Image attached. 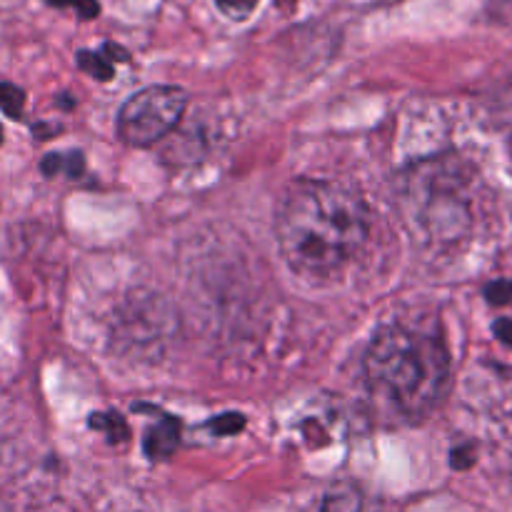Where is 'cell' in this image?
<instances>
[{
	"label": "cell",
	"instance_id": "6da1fadb",
	"mask_svg": "<svg viewBox=\"0 0 512 512\" xmlns=\"http://www.w3.org/2000/svg\"><path fill=\"white\" fill-rule=\"evenodd\" d=\"M280 253L298 275L335 278L368 238L360 195L333 180H298L283 195L275 220Z\"/></svg>",
	"mask_w": 512,
	"mask_h": 512
},
{
	"label": "cell",
	"instance_id": "7a4b0ae2",
	"mask_svg": "<svg viewBox=\"0 0 512 512\" xmlns=\"http://www.w3.org/2000/svg\"><path fill=\"white\" fill-rule=\"evenodd\" d=\"M365 378L375 398L393 405L405 418H423L448 388V350L438 338L418 330L385 325L365 353Z\"/></svg>",
	"mask_w": 512,
	"mask_h": 512
},
{
	"label": "cell",
	"instance_id": "3957f363",
	"mask_svg": "<svg viewBox=\"0 0 512 512\" xmlns=\"http://www.w3.org/2000/svg\"><path fill=\"white\" fill-rule=\"evenodd\" d=\"M185 105L188 95L173 85H153L130 95L118 115L120 138L135 148L158 143L183 118Z\"/></svg>",
	"mask_w": 512,
	"mask_h": 512
},
{
	"label": "cell",
	"instance_id": "277c9868",
	"mask_svg": "<svg viewBox=\"0 0 512 512\" xmlns=\"http://www.w3.org/2000/svg\"><path fill=\"white\" fill-rule=\"evenodd\" d=\"M180 428L178 420L163 418L160 425H155L153 430H148V438H145V450H148L150 458H168L175 448H178Z\"/></svg>",
	"mask_w": 512,
	"mask_h": 512
},
{
	"label": "cell",
	"instance_id": "5b68a950",
	"mask_svg": "<svg viewBox=\"0 0 512 512\" xmlns=\"http://www.w3.org/2000/svg\"><path fill=\"white\" fill-rule=\"evenodd\" d=\"M485 295H488L490 305H495V308H508V313L495 323V333H498V338L503 340V343L512 345V283H508V280H498V283L488 285Z\"/></svg>",
	"mask_w": 512,
	"mask_h": 512
},
{
	"label": "cell",
	"instance_id": "8992f818",
	"mask_svg": "<svg viewBox=\"0 0 512 512\" xmlns=\"http://www.w3.org/2000/svg\"><path fill=\"white\" fill-rule=\"evenodd\" d=\"M23 103H25L23 90L15 88V85L10 83H0V108H3V113H8L10 118H20V113H23Z\"/></svg>",
	"mask_w": 512,
	"mask_h": 512
},
{
	"label": "cell",
	"instance_id": "52a82bcc",
	"mask_svg": "<svg viewBox=\"0 0 512 512\" xmlns=\"http://www.w3.org/2000/svg\"><path fill=\"white\" fill-rule=\"evenodd\" d=\"M78 63L80 68L88 70V73L95 75L98 80H108L110 75H113V65H110L103 55H95V53H88V50H83V53L78 55Z\"/></svg>",
	"mask_w": 512,
	"mask_h": 512
},
{
	"label": "cell",
	"instance_id": "ba28073f",
	"mask_svg": "<svg viewBox=\"0 0 512 512\" xmlns=\"http://www.w3.org/2000/svg\"><path fill=\"white\" fill-rule=\"evenodd\" d=\"M215 3H218V8L223 10L228 18L243 20V18H248L255 8H258L260 0H215Z\"/></svg>",
	"mask_w": 512,
	"mask_h": 512
},
{
	"label": "cell",
	"instance_id": "9c48e42d",
	"mask_svg": "<svg viewBox=\"0 0 512 512\" xmlns=\"http://www.w3.org/2000/svg\"><path fill=\"white\" fill-rule=\"evenodd\" d=\"M50 5H55V8H65V5H70V8L78 10L80 18H95V15L100 13L98 8V0H48Z\"/></svg>",
	"mask_w": 512,
	"mask_h": 512
},
{
	"label": "cell",
	"instance_id": "30bf717a",
	"mask_svg": "<svg viewBox=\"0 0 512 512\" xmlns=\"http://www.w3.org/2000/svg\"><path fill=\"white\" fill-rule=\"evenodd\" d=\"M245 425L243 415H223V418H215V423H210V428L215 430V433H238L240 428Z\"/></svg>",
	"mask_w": 512,
	"mask_h": 512
},
{
	"label": "cell",
	"instance_id": "8fae6325",
	"mask_svg": "<svg viewBox=\"0 0 512 512\" xmlns=\"http://www.w3.org/2000/svg\"><path fill=\"white\" fill-rule=\"evenodd\" d=\"M0 135H3V130H0Z\"/></svg>",
	"mask_w": 512,
	"mask_h": 512
}]
</instances>
